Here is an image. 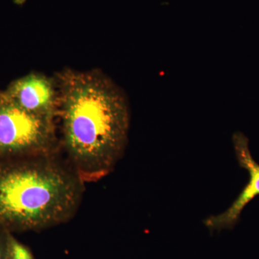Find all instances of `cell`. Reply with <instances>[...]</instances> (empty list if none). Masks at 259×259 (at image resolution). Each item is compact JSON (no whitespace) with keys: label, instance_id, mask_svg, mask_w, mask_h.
I'll return each mask as SVG.
<instances>
[{"label":"cell","instance_id":"6da1fadb","mask_svg":"<svg viewBox=\"0 0 259 259\" xmlns=\"http://www.w3.org/2000/svg\"><path fill=\"white\" fill-rule=\"evenodd\" d=\"M56 79L66 159L83 182H97L114 169L127 146V97L97 69H64Z\"/></svg>","mask_w":259,"mask_h":259},{"label":"cell","instance_id":"7a4b0ae2","mask_svg":"<svg viewBox=\"0 0 259 259\" xmlns=\"http://www.w3.org/2000/svg\"><path fill=\"white\" fill-rule=\"evenodd\" d=\"M84 183L58 154L0 159V231H35L74 217Z\"/></svg>","mask_w":259,"mask_h":259},{"label":"cell","instance_id":"3957f363","mask_svg":"<svg viewBox=\"0 0 259 259\" xmlns=\"http://www.w3.org/2000/svg\"><path fill=\"white\" fill-rule=\"evenodd\" d=\"M56 120L24 110L0 93V159L59 153Z\"/></svg>","mask_w":259,"mask_h":259},{"label":"cell","instance_id":"277c9868","mask_svg":"<svg viewBox=\"0 0 259 259\" xmlns=\"http://www.w3.org/2000/svg\"><path fill=\"white\" fill-rule=\"evenodd\" d=\"M4 93L30 113L57 119L59 93L56 79L40 72L30 73L13 81Z\"/></svg>","mask_w":259,"mask_h":259},{"label":"cell","instance_id":"5b68a950","mask_svg":"<svg viewBox=\"0 0 259 259\" xmlns=\"http://www.w3.org/2000/svg\"><path fill=\"white\" fill-rule=\"evenodd\" d=\"M233 143L239 166L248 171L249 179L229 208L204 221V225L211 231L233 228L240 221L245 206L259 196V164L250 153L249 141L244 134L236 132L233 135Z\"/></svg>","mask_w":259,"mask_h":259},{"label":"cell","instance_id":"8992f818","mask_svg":"<svg viewBox=\"0 0 259 259\" xmlns=\"http://www.w3.org/2000/svg\"><path fill=\"white\" fill-rule=\"evenodd\" d=\"M8 252L10 259H33L26 247L19 243L13 237H8Z\"/></svg>","mask_w":259,"mask_h":259},{"label":"cell","instance_id":"52a82bcc","mask_svg":"<svg viewBox=\"0 0 259 259\" xmlns=\"http://www.w3.org/2000/svg\"><path fill=\"white\" fill-rule=\"evenodd\" d=\"M3 248H2L1 245H0V259H3Z\"/></svg>","mask_w":259,"mask_h":259}]
</instances>
